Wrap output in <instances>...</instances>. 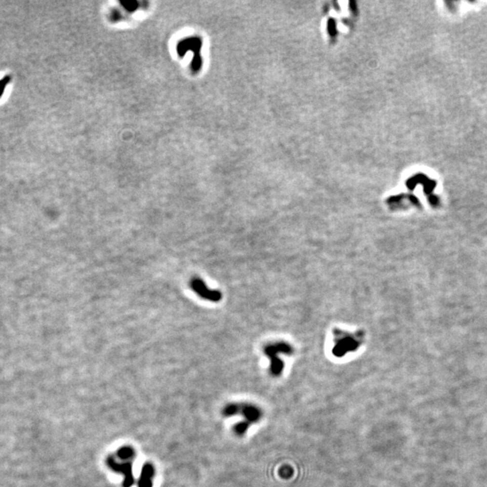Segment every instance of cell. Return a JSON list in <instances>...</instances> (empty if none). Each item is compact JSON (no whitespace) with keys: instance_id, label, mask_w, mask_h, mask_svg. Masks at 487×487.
Masks as SVG:
<instances>
[{"instance_id":"obj_1","label":"cell","mask_w":487,"mask_h":487,"mask_svg":"<svg viewBox=\"0 0 487 487\" xmlns=\"http://www.w3.org/2000/svg\"><path fill=\"white\" fill-rule=\"evenodd\" d=\"M293 352V347L287 343H276L273 345H269L264 348L265 355L270 358V372L273 376H279L283 370L285 364L278 357L279 353H285L287 355H291Z\"/></svg>"},{"instance_id":"obj_2","label":"cell","mask_w":487,"mask_h":487,"mask_svg":"<svg viewBox=\"0 0 487 487\" xmlns=\"http://www.w3.org/2000/svg\"><path fill=\"white\" fill-rule=\"evenodd\" d=\"M191 290L198 296L210 302H218L222 299V293L219 291L211 290L200 278H192L190 281Z\"/></svg>"},{"instance_id":"obj_3","label":"cell","mask_w":487,"mask_h":487,"mask_svg":"<svg viewBox=\"0 0 487 487\" xmlns=\"http://www.w3.org/2000/svg\"><path fill=\"white\" fill-rule=\"evenodd\" d=\"M359 346V343L351 337H346L339 339L333 349V354L337 356H343L348 351H355Z\"/></svg>"},{"instance_id":"obj_4","label":"cell","mask_w":487,"mask_h":487,"mask_svg":"<svg viewBox=\"0 0 487 487\" xmlns=\"http://www.w3.org/2000/svg\"><path fill=\"white\" fill-rule=\"evenodd\" d=\"M240 414H242L246 419V421L249 422L250 424L258 422L263 415L259 407H257L256 405L248 404V403L241 404Z\"/></svg>"},{"instance_id":"obj_5","label":"cell","mask_w":487,"mask_h":487,"mask_svg":"<svg viewBox=\"0 0 487 487\" xmlns=\"http://www.w3.org/2000/svg\"><path fill=\"white\" fill-rule=\"evenodd\" d=\"M108 464L110 465V467L115 469V470L120 471L121 473H123L125 475V480L124 484L125 487H130L132 485L133 479L132 476V470H131V466L129 464H118L116 463L113 458H110L108 460Z\"/></svg>"},{"instance_id":"obj_6","label":"cell","mask_w":487,"mask_h":487,"mask_svg":"<svg viewBox=\"0 0 487 487\" xmlns=\"http://www.w3.org/2000/svg\"><path fill=\"white\" fill-rule=\"evenodd\" d=\"M153 475V467L149 465H146L143 468L142 475H141L140 482H139V487H151V477Z\"/></svg>"},{"instance_id":"obj_7","label":"cell","mask_w":487,"mask_h":487,"mask_svg":"<svg viewBox=\"0 0 487 487\" xmlns=\"http://www.w3.org/2000/svg\"><path fill=\"white\" fill-rule=\"evenodd\" d=\"M240 412H241V404L231 403L225 407V409L223 410V414L226 417H231L234 415L240 414Z\"/></svg>"},{"instance_id":"obj_8","label":"cell","mask_w":487,"mask_h":487,"mask_svg":"<svg viewBox=\"0 0 487 487\" xmlns=\"http://www.w3.org/2000/svg\"><path fill=\"white\" fill-rule=\"evenodd\" d=\"M250 426H251V424L248 421H242V422L235 424V427H234V430H235V434L242 436L248 431V429L250 428Z\"/></svg>"},{"instance_id":"obj_9","label":"cell","mask_w":487,"mask_h":487,"mask_svg":"<svg viewBox=\"0 0 487 487\" xmlns=\"http://www.w3.org/2000/svg\"><path fill=\"white\" fill-rule=\"evenodd\" d=\"M279 475L281 478L289 479L293 476V469L290 466H283L279 470Z\"/></svg>"},{"instance_id":"obj_10","label":"cell","mask_w":487,"mask_h":487,"mask_svg":"<svg viewBox=\"0 0 487 487\" xmlns=\"http://www.w3.org/2000/svg\"><path fill=\"white\" fill-rule=\"evenodd\" d=\"M118 456L121 459H129V458H133L134 456V451H133L131 448H123L118 451Z\"/></svg>"},{"instance_id":"obj_11","label":"cell","mask_w":487,"mask_h":487,"mask_svg":"<svg viewBox=\"0 0 487 487\" xmlns=\"http://www.w3.org/2000/svg\"><path fill=\"white\" fill-rule=\"evenodd\" d=\"M9 82H10V78H9V77L3 78L0 80V97L2 96V93L5 91V88L8 85Z\"/></svg>"}]
</instances>
